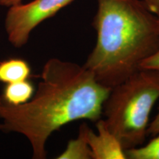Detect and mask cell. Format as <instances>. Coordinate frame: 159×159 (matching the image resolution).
<instances>
[{
    "instance_id": "obj_11",
    "label": "cell",
    "mask_w": 159,
    "mask_h": 159,
    "mask_svg": "<svg viewBox=\"0 0 159 159\" xmlns=\"http://www.w3.org/2000/svg\"><path fill=\"white\" fill-rule=\"evenodd\" d=\"M149 11L153 14L159 22V0H142Z\"/></svg>"
},
{
    "instance_id": "obj_8",
    "label": "cell",
    "mask_w": 159,
    "mask_h": 159,
    "mask_svg": "<svg viewBox=\"0 0 159 159\" xmlns=\"http://www.w3.org/2000/svg\"><path fill=\"white\" fill-rule=\"evenodd\" d=\"M34 94V87L31 82L26 80L6 84L1 99L12 105H19L28 102Z\"/></svg>"
},
{
    "instance_id": "obj_4",
    "label": "cell",
    "mask_w": 159,
    "mask_h": 159,
    "mask_svg": "<svg viewBox=\"0 0 159 159\" xmlns=\"http://www.w3.org/2000/svg\"><path fill=\"white\" fill-rule=\"evenodd\" d=\"M75 0H34L27 4L11 6L5 19L9 41L21 47L28 41L31 32L46 19L54 16Z\"/></svg>"
},
{
    "instance_id": "obj_12",
    "label": "cell",
    "mask_w": 159,
    "mask_h": 159,
    "mask_svg": "<svg viewBox=\"0 0 159 159\" xmlns=\"http://www.w3.org/2000/svg\"><path fill=\"white\" fill-rule=\"evenodd\" d=\"M147 134L150 136H155L159 134V108L158 114L150 123H149Z\"/></svg>"
},
{
    "instance_id": "obj_1",
    "label": "cell",
    "mask_w": 159,
    "mask_h": 159,
    "mask_svg": "<svg viewBox=\"0 0 159 159\" xmlns=\"http://www.w3.org/2000/svg\"><path fill=\"white\" fill-rule=\"evenodd\" d=\"M41 78L35 93L25 104L9 105L0 97V130L27 137L35 159L46 158V143L63 125L100 119L111 89L84 66L58 58L45 63Z\"/></svg>"
},
{
    "instance_id": "obj_2",
    "label": "cell",
    "mask_w": 159,
    "mask_h": 159,
    "mask_svg": "<svg viewBox=\"0 0 159 159\" xmlns=\"http://www.w3.org/2000/svg\"><path fill=\"white\" fill-rule=\"evenodd\" d=\"M94 49L83 65L113 88L136 71L159 48V22L142 0H97Z\"/></svg>"
},
{
    "instance_id": "obj_6",
    "label": "cell",
    "mask_w": 159,
    "mask_h": 159,
    "mask_svg": "<svg viewBox=\"0 0 159 159\" xmlns=\"http://www.w3.org/2000/svg\"><path fill=\"white\" fill-rule=\"evenodd\" d=\"M30 75V66L25 60L10 58L0 61V82L8 84L26 80Z\"/></svg>"
},
{
    "instance_id": "obj_7",
    "label": "cell",
    "mask_w": 159,
    "mask_h": 159,
    "mask_svg": "<svg viewBox=\"0 0 159 159\" xmlns=\"http://www.w3.org/2000/svg\"><path fill=\"white\" fill-rule=\"evenodd\" d=\"M89 129L86 122L80 125L77 138L71 139L65 150L57 157V159H92V154L87 140Z\"/></svg>"
},
{
    "instance_id": "obj_9",
    "label": "cell",
    "mask_w": 159,
    "mask_h": 159,
    "mask_svg": "<svg viewBox=\"0 0 159 159\" xmlns=\"http://www.w3.org/2000/svg\"><path fill=\"white\" fill-rule=\"evenodd\" d=\"M127 158L159 159V134L144 146L125 150Z\"/></svg>"
},
{
    "instance_id": "obj_13",
    "label": "cell",
    "mask_w": 159,
    "mask_h": 159,
    "mask_svg": "<svg viewBox=\"0 0 159 159\" xmlns=\"http://www.w3.org/2000/svg\"><path fill=\"white\" fill-rule=\"evenodd\" d=\"M21 1L22 0H0V5L11 7V6L21 4Z\"/></svg>"
},
{
    "instance_id": "obj_5",
    "label": "cell",
    "mask_w": 159,
    "mask_h": 159,
    "mask_svg": "<svg viewBox=\"0 0 159 159\" xmlns=\"http://www.w3.org/2000/svg\"><path fill=\"white\" fill-rule=\"evenodd\" d=\"M97 133L89 128L88 144L92 159H125V150L116 136L109 130L104 119L96 122Z\"/></svg>"
},
{
    "instance_id": "obj_10",
    "label": "cell",
    "mask_w": 159,
    "mask_h": 159,
    "mask_svg": "<svg viewBox=\"0 0 159 159\" xmlns=\"http://www.w3.org/2000/svg\"><path fill=\"white\" fill-rule=\"evenodd\" d=\"M141 69L152 71L159 76V48L141 64Z\"/></svg>"
},
{
    "instance_id": "obj_3",
    "label": "cell",
    "mask_w": 159,
    "mask_h": 159,
    "mask_svg": "<svg viewBox=\"0 0 159 159\" xmlns=\"http://www.w3.org/2000/svg\"><path fill=\"white\" fill-rule=\"evenodd\" d=\"M159 99V76L141 69L111 88L103 106L105 124L125 150L142 146L149 117Z\"/></svg>"
}]
</instances>
